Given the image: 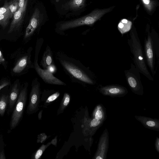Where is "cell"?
<instances>
[{"mask_svg":"<svg viewBox=\"0 0 159 159\" xmlns=\"http://www.w3.org/2000/svg\"><path fill=\"white\" fill-rule=\"evenodd\" d=\"M56 57L64 70L73 80L81 83L94 84L90 70L79 61L60 52L57 53Z\"/></svg>","mask_w":159,"mask_h":159,"instance_id":"obj_1","label":"cell"},{"mask_svg":"<svg viewBox=\"0 0 159 159\" xmlns=\"http://www.w3.org/2000/svg\"><path fill=\"white\" fill-rule=\"evenodd\" d=\"M111 9V7L101 10H95L80 18L62 22L57 26L56 31L61 34L62 32L70 29L84 25H91Z\"/></svg>","mask_w":159,"mask_h":159,"instance_id":"obj_2","label":"cell"},{"mask_svg":"<svg viewBox=\"0 0 159 159\" xmlns=\"http://www.w3.org/2000/svg\"><path fill=\"white\" fill-rule=\"evenodd\" d=\"M131 50L134 56V60L137 70L151 80L152 78L146 66L142 47L139 40L132 34L129 40Z\"/></svg>","mask_w":159,"mask_h":159,"instance_id":"obj_3","label":"cell"},{"mask_svg":"<svg viewBox=\"0 0 159 159\" xmlns=\"http://www.w3.org/2000/svg\"><path fill=\"white\" fill-rule=\"evenodd\" d=\"M44 42L43 38L37 40L35 51V55L34 67L40 77L46 83L50 84L66 85V84L55 77L52 73L48 69L42 68L38 63V56L39 52Z\"/></svg>","mask_w":159,"mask_h":159,"instance_id":"obj_4","label":"cell"},{"mask_svg":"<svg viewBox=\"0 0 159 159\" xmlns=\"http://www.w3.org/2000/svg\"><path fill=\"white\" fill-rule=\"evenodd\" d=\"M27 84H26L20 92L14 106L10 123L11 130L16 127L22 118L27 100Z\"/></svg>","mask_w":159,"mask_h":159,"instance_id":"obj_5","label":"cell"},{"mask_svg":"<svg viewBox=\"0 0 159 159\" xmlns=\"http://www.w3.org/2000/svg\"><path fill=\"white\" fill-rule=\"evenodd\" d=\"M41 93L40 84L38 78H36L33 80L31 84L29 103L26 110L27 114H32L38 111Z\"/></svg>","mask_w":159,"mask_h":159,"instance_id":"obj_6","label":"cell"},{"mask_svg":"<svg viewBox=\"0 0 159 159\" xmlns=\"http://www.w3.org/2000/svg\"><path fill=\"white\" fill-rule=\"evenodd\" d=\"M109 145V133L105 128L99 139L93 159H106Z\"/></svg>","mask_w":159,"mask_h":159,"instance_id":"obj_7","label":"cell"},{"mask_svg":"<svg viewBox=\"0 0 159 159\" xmlns=\"http://www.w3.org/2000/svg\"><path fill=\"white\" fill-rule=\"evenodd\" d=\"M43 15L37 8L34 9L26 29L24 38L28 39L31 37L39 28L42 22Z\"/></svg>","mask_w":159,"mask_h":159,"instance_id":"obj_8","label":"cell"},{"mask_svg":"<svg viewBox=\"0 0 159 159\" xmlns=\"http://www.w3.org/2000/svg\"><path fill=\"white\" fill-rule=\"evenodd\" d=\"M103 123V122L94 118H90L88 114H86L84 118L83 123V132L84 135L92 136L102 125Z\"/></svg>","mask_w":159,"mask_h":159,"instance_id":"obj_9","label":"cell"},{"mask_svg":"<svg viewBox=\"0 0 159 159\" xmlns=\"http://www.w3.org/2000/svg\"><path fill=\"white\" fill-rule=\"evenodd\" d=\"M99 92L103 95L111 97H121L128 93L127 89L123 86L117 85H110L101 87Z\"/></svg>","mask_w":159,"mask_h":159,"instance_id":"obj_10","label":"cell"},{"mask_svg":"<svg viewBox=\"0 0 159 159\" xmlns=\"http://www.w3.org/2000/svg\"><path fill=\"white\" fill-rule=\"evenodd\" d=\"M28 1L23 7H20L13 15L12 20L8 31L10 33L17 30L22 24L25 14Z\"/></svg>","mask_w":159,"mask_h":159,"instance_id":"obj_11","label":"cell"},{"mask_svg":"<svg viewBox=\"0 0 159 159\" xmlns=\"http://www.w3.org/2000/svg\"><path fill=\"white\" fill-rule=\"evenodd\" d=\"M125 75L128 83L131 90L135 94L143 95V88L139 78L133 73L131 71H127Z\"/></svg>","mask_w":159,"mask_h":159,"instance_id":"obj_12","label":"cell"},{"mask_svg":"<svg viewBox=\"0 0 159 159\" xmlns=\"http://www.w3.org/2000/svg\"><path fill=\"white\" fill-rule=\"evenodd\" d=\"M134 117L144 127L153 130L159 131V119L142 116H135Z\"/></svg>","mask_w":159,"mask_h":159,"instance_id":"obj_13","label":"cell"},{"mask_svg":"<svg viewBox=\"0 0 159 159\" xmlns=\"http://www.w3.org/2000/svg\"><path fill=\"white\" fill-rule=\"evenodd\" d=\"M40 65L43 69H48L50 67L55 65L52 52L49 46H47L43 53Z\"/></svg>","mask_w":159,"mask_h":159,"instance_id":"obj_14","label":"cell"},{"mask_svg":"<svg viewBox=\"0 0 159 159\" xmlns=\"http://www.w3.org/2000/svg\"><path fill=\"white\" fill-rule=\"evenodd\" d=\"M145 52L147 61L150 69L153 73L154 55L152 39L150 36L145 41Z\"/></svg>","mask_w":159,"mask_h":159,"instance_id":"obj_15","label":"cell"},{"mask_svg":"<svg viewBox=\"0 0 159 159\" xmlns=\"http://www.w3.org/2000/svg\"><path fill=\"white\" fill-rule=\"evenodd\" d=\"M20 93L17 84H15L8 94V112H11L13 109L18 98Z\"/></svg>","mask_w":159,"mask_h":159,"instance_id":"obj_16","label":"cell"},{"mask_svg":"<svg viewBox=\"0 0 159 159\" xmlns=\"http://www.w3.org/2000/svg\"><path fill=\"white\" fill-rule=\"evenodd\" d=\"M26 55L22 57L16 63L13 69L15 73H19L23 70L29 64L31 65L30 57Z\"/></svg>","mask_w":159,"mask_h":159,"instance_id":"obj_17","label":"cell"},{"mask_svg":"<svg viewBox=\"0 0 159 159\" xmlns=\"http://www.w3.org/2000/svg\"><path fill=\"white\" fill-rule=\"evenodd\" d=\"M92 117L103 122L106 120L107 118L106 111L102 104H99L96 106L92 113Z\"/></svg>","mask_w":159,"mask_h":159,"instance_id":"obj_18","label":"cell"},{"mask_svg":"<svg viewBox=\"0 0 159 159\" xmlns=\"http://www.w3.org/2000/svg\"><path fill=\"white\" fill-rule=\"evenodd\" d=\"M86 0H70L65 5L67 9L76 11L83 8L85 4Z\"/></svg>","mask_w":159,"mask_h":159,"instance_id":"obj_19","label":"cell"},{"mask_svg":"<svg viewBox=\"0 0 159 159\" xmlns=\"http://www.w3.org/2000/svg\"><path fill=\"white\" fill-rule=\"evenodd\" d=\"M8 105V94H3L0 96V116H3Z\"/></svg>","mask_w":159,"mask_h":159,"instance_id":"obj_20","label":"cell"},{"mask_svg":"<svg viewBox=\"0 0 159 159\" xmlns=\"http://www.w3.org/2000/svg\"><path fill=\"white\" fill-rule=\"evenodd\" d=\"M70 99V97L69 94L67 93H65L57 111V115H59L63 112L68 105Z\"/></svg>","mask_w":159,"mask_h":159,"instance_id":"obj_21","label":"cell"},{"mask_svg":"<svg viewBox=\"0 0 159 159\" xmlns=\"http://www.w3.org/2000/svg\"><path fill=\"white\" fill-rule=\"evenodd\" d=\"M52 144V142L48 143L46 145L42 144L35 153L34 158V159H39L43 154L46 149L50 145Z\"/></svg>","mask_w":159,"mask_h":159,"instance_id":"obj_22","label":"cell"},{"mask_svg":"<svg viewBox=\"0 0 159 159\" xmlns=\"http://www.w3.org/2000/svg\"><path fill=\"white\" fill-rule=\"evenodd\" d=\"M11 18V14L9 13L0 14V25L3 27H6L8 24L9 19Z\"/></svg>","mask_w":159,"mask_h":159,"instance_id":"obj_23","label":"cell"},{"mask_svg":"<svg viewBox=\"0 0 159 159\" xmlns=\"http://www.w3.org/2000/svg\"><path fill=\"white\" fill-rule=\"evenodd\" d=\"M19 0H13L11 1L9 6V13L12 17L14 14L19 8Z\"/></svg>","mask_w":159,"mask_h":159,"instance_id":"obj_24","label":"cell"},{"mask_svg":"<svg viewBox=\"0 0 159 159\" xmlns=\"http://www.w3.org/2000/svg\"><path fill=\"white\" fill-rule=\"evenodd\" d=\"M60 93L59 91H56L49 96L47 98L44 103V107L48 105L51 102L56 99L60 96Z\"/></svg>","mask_w":159,"mask_h":159,"instance_id":"obj_25","label":"cell"},{"mask_svg":"<svg viewBox=\"0 0 159 159\" xmlns=\"http://www.w3.org/2000/svg\"><path fill=\"white\" fill-rule=\"evenodd\" d=\"M11 2L6 3L3 7H0V14L9 13V6Z\"/></svg>","mask_w":159,"mask_h":159,"instance_id":"obj_26","label":"cell"},{"mask_svg":"<svg viewBox=\"0 0 159 159\" xmlns=\"http://www.w3.org/2000/svg\"><path fill=\"white\" fill-rule=\"evenodd\" d=\"M47 136L44 133H42L38 135L37 140L38 143H43L45 141L47 138Z\"/></svg>","mask_w":159,"mask_h":159,"instance_id":"obj_27","label":"cell"},{"mask_svg":"<svg viewBox=\"0 0 159 159\" xmlns=\"http://www.w3.org/2000/svg\"><path fill=\"white\" fill-rule=\"evenodd\" d=\"M155 147L157 151L159 153V138L158 137H156L155 140Z\"/></svg>","mask_w":159,"mask_h":159,"instance_id":"obj_28","label":"cell"},{"mask_svg":"<svg viewBox=\"0 0 159 159\" xmlns=\"http://www.w3.org/2000/svg\"><path fill=\"white\" fill-rule=\"evenodd\" d=\"M9 82H8L5 81L3 82L0 84V90L4 87L9 85Z\"/></svg>","mask_w":159,"mask_h":159,"instance_id":"obj_29","label":"cell"},{"mask_svg":"<svg viewBox=\"0 0 159 159\" xmlns=\"http://www.w3.org/2000/svg\"><path fill=\"white\" fill-rule=\"evenodd\" d=\"M6 158L3 151L0 152V159H6Z\"/></svg>","mask_w":159,"mask_h":159,"instance_id":"obj_30","label":"cell"},{"mask_svg":"<svg viewBox=\"0 0 159 159\" xmlns=\"http://www.w3.org/2000/svg\"><path fill=\"white\" fill-rule=\"evenodd\" d=\"M5 61V59L4 58L2 53L0 50V64Z\"/></svg>","mask_w":159,"mask_h":159,"instance_id":"obj_31","label":"cell"},{"mask_svg":"<svg viewBox=\"0 0 159 159\" xmlns=\"http://www.w3.org/2000/svg\"><path fill=\"white\" fill-rule=\"evenodd\" d=\"M57 137H56L53 139L51 140L52 143V144L56 146L57 143Z\"/></svg>","mask_w":159,"mask_h":159,"instance_id":"obj_32","label":"cell"},{"mask_svg":"<svg viewBox=\"0 0 159 159\" xmlns=\"http://www.w3.org/2000/svg\"><path fill=\"white\" fill-rule=\"evenodd\" d=\"M143 2L146 4H148L149 3L150 0H143Z\"/></svg>","mask_w":159,"mask_h":159,"instance_id":"obj_33","label":"cell"},{"mask_svg":"<svg viewBox=\"0 0 159 159\" xmlns=\"http://www.w3.org/2000/svg\"><path fill=\"white\" fill-rule=\"evenodd\" d=\"M42 112L40 111L39 113L38 114V117L39 119L40 120L41 118V115H42Z\"/></svg>","mask_w":159,"mask_h":159,"instance_id":"obj_34","label":"cell"},{"mask_svg":"<svg viewBox=\"0 0 159 159\" xmlns=\"http://www.w3.org/2000/svg\"><path fill=\"white\" fill-rule=\"evenodd\" d=\"M121 22L123 23H127L128 22V21L126 19H124L122 20Z\"/></svg>","mask_w":159,"mask_h":159,"instance_id":"obj_35","label":"cell"},{"mask_svg":"<svg viewBox=\"0 0 159 159\" xmlns=\"http://www.w3.org/2000/svg\"><path fill=\"white\" fill-rule=\"evenodd\" d=\"M56 0V1L57 2H59L60 1H61V0Z\"/></svg>","mask_w":159,"mask_h":159,"instance_id":"obj_36","label":"cell"}]
</instances>
